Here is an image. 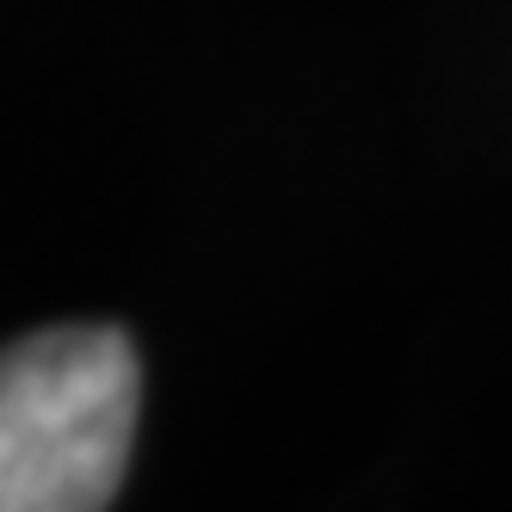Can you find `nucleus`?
I'll return each mask as SVG.
<instances>
[{"mask_svg":"<svg viewBox=\"0 0 512 512\" xmlns=\"http://www.w3.org/2000/svg\"><path fill=\"white\" fill-rule=\"evenodd\" d=\"M142 358L124 327H44L0 352V512H99L130 469Z\"/></svg>","mask_w":512,"mask_h":512,"instance_id":"nucleus-1","label":"nucleus"}]
</instances>
